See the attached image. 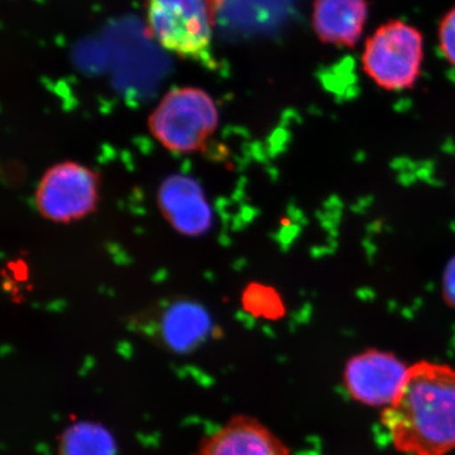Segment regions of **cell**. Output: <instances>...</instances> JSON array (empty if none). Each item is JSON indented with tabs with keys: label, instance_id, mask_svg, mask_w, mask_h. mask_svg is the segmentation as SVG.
<instances>
[{
	"label": "cell",
	"instance_id": "cell-6",
	"mask_svg": "<svg viewBox=\"0 0 455 455\" xmlns=\"http://www.w3.org/2000/svg\"><path fill=\"white\" fill-rule=\"evenodd\" d=\"M409 368L394 353L367 349L347 362L344 387L358 403L385 410L403 387Z\"/></svg>",
	"mask_w": 455,
	"mask_h": 455
},
{
	"label": "cell",
	"instance_id": "cell-10",
	"mask_svg": "<svg viewBox=\"0 0 455 455\" xmlns=\"http://www.w3.org/2000/svg\"><path fill=\"white\" fill-rule=\"evenodd\" d=\"M209 316L199 305L180 302L166 311L163 322L164 339L176 349H187L203 339L208 331Z\"/></svg>",
	"mask_w": 455,
	"mask_h": 455
},
{
	"label": "cell",
	"instance_id": "cell-5",
	"mask_svg": "<svg viewBox=\"0 0 455 455\" xmlns=\"http://www.w3.org/2000/svg\"><path fill=\"white\" fill-rule=\"evenodd\" d=\"M98 173L84 164H57L42 176L36 190V208L42 217L55 223L84 220L97 211Z\"/></svg>",
	"mask_w": 455,
	"mask_h": 455
},
{
	"label": "cell",
	"instance_id": "cell-9",
	"mask_svg": "<svg viewBox=\"0 0 455 455\" xmlns=\"http://www.w3.org/2000/svg\"><path fill=\"white\" fill-rule=\"evenodd\" d=\"M368 13V0H314L311 25L322 44L355 49L363 36Z\"/></svg>",
	"mask_w": 455,
	"mask_h": 455
},
{
	"label": "cell",
	"instance_id": "cell-3",
	"mask_svg": "<svg viewBox=\"0 0 455 455\" xmlns=\"http://www.w3.org/2000/svg\"><path fill=\"white\" fill-rule=\"evenodd\" d=\"M224 0H145L147 26L164 50L208 61Z\"/></svg>",
	"mask_w": 455,
	"mask_h": 455
},
{
	"label": "cell",
	"instance_id": "cell-8",
	"mask_svg": "<svg viewBox=\"0 0 455 455\" xmlns=\"http://www.w3.org/2000/svg\"><path fill=\"white\" fill-rule=\"evenodd\" d=\"M193 455H291L266 425L247 415L235 416L203 440Z\"/></svg>",
	"mask_w": 455,
	"mask_h": 455
},
{
	"label": "cell",
	"instance_id": "cell-14",
	"mask_svg": "<svg viewBox=\"0 0 455 455\" xmlns=\"http://www.w3.org/2000/svg\"><path fill=\"white\" fill-rule=\"evenodd\" d=\"M443 298L448 307L455 309V256L449 260L443 275Z\"/></svg>",
	"mask_w": 455,
	"mask_h": 455
},
{
	"label": "cell",
	"instance_id": "cell-11",
	"mask_svg": "<svg viewBox=\"0 0 455 455\" xmlns=\"http://www.w3.org/2000/svg\"><path fill=\"white\" fill-rule=\"evenodd\" d=\"M57 455H116V443L106 427L84 421L64 431Z\"/></svg>",
	"mask_w": 455,
	"mask_h": 455
},
{
	"label": "cell",
	"instance_id": "cell-1",
	"mask_svg": "<svg viewBox=\"0 0 455 455\" xmlns=\"http://www.w3.org/2000/svg\"><path fill=\"white\" fill-rule=\"evenodd\" d=\"M382 424L392 444L406 455H448L455 451V367L421 361L410 366Z\"/></svg>",
	"mask_w": 455,
	"mask_h": 455
},
{
	"label": "cell",
	"instance_id": "cell-4",
	"mask_svg": "<svg viewBox=\"0 0 455 455\" xmlns=\"http://www.w3.org/2000/svg\"><path fill=\"white\" fill-rule=\"evenodd\" d=\"M220 114L214 99L202 89L171 90L148 119L149 132L171 152L200 151L217 131Z\"/></svg>",
	"mask_w": 455,
	"mask_h": 455
},
{
	"label": "cell",
	"instance_id": "cell-12",
	"mask_svg": "<svg viewBox=\"0 0 455 455\" xmlns=\"http://www.w3.org/2000/svg\"><path fill=\"white\" fill-rule=\"evenodd\" d=\"M245 304L251 307L253 314L267 317H277L283 315V307L280 296L269 287L253 284L245 292Z\"/></svg>",
	"mask_w": 455,
	"mask_h": 455
},
{
	"label": "cell",
	"instance_id": "cell-7",
	"mask_svg": "<svg viewBox=\"0 0 455 455\" xmlns=\"http://www.w3.org/2000/svg\"><path fill=\"white\" fill-rule=\"evenodd\" d=\"M157 203L164 220L181 235H205L212 226V208L203 188L188 176L172 175L164 180Z\"/></svg>",
	"mask_w": 455,
	"mask_h": 455
},
{
	"label": "cell",
	"instance_id": "cell-2",
	"mask_svg": "<svg viewBox=\"0 0 455 455\" xmlns=\"http://www.w3.org/2000/svg\"><path fill=\"white\" fill-rule=\"evenodd\" d=\"M425 59L424 36L405 20H391L367 37L361 55L362 70L385 92L415 88Z\"/></svg>",
	"mask_w": 455,
	"mask_h": 455
},
{
	"label": "cell",
	"instance_id": "cell-13",
	"mask_svg": "<svg viewBox=\"0 0 455 455\" xmlns=\"http://www.w3.org/2000/svg\"><path fill=\"white\" fill-rule=\"evenodd\" d=\"M438 40L443 57L455 68V5L440 20Z\"/></svg>",
	"mask_w": 455,
	"mask_h": 455
}]
</instances>
